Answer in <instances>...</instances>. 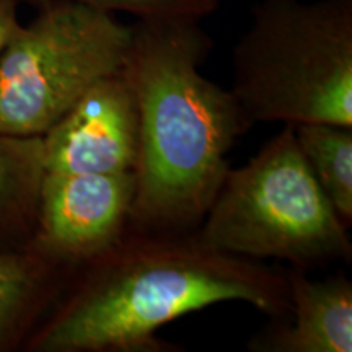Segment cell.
I'll return each instance as SVG.
<instances>
[{"instance_id": "13", "label": "cell", "mask_w": 352, "mask_h": 352, "mask_svg": "<svg viewBox=\"0 0 352 352\" xmlns=\"http://www.w3.org/2000/svg\"><path fill=\"white\" fill-rule=\"evenodd\" d=\"M20 3L16 0H0V52L21 21L19 19Z\"/></svg>"}, {"instance_id": "12", "label": "cell", "mask_w": 352, "mask_h": 352, "mask_svg": "<svg viewBox=\"0 0 352 352\" xmlns=\"http://www.w3.org/2000/svg\"><path fill=\"white\" fill-rule=\"evenodd\" d=\"M33 8L69 2L108 13H129L138 20H196L202 21L219 10V0H16Z\"/></svg>"}, {"instance_id": "8", "label": "cell", "mask_w": 352, "mask_h": 352, "mask_svg": "<svg viewBox=\"0 0 352 352\" xmlns=\"http://www.w3.org/2000/svg\"><path fill=\"white\" fill-rule=\"evenodd\" d=\"M308 271L290 267V315L252 338L254 352H351L352 283L342 272L310 279Z\"/></svg>"}, {"instance_id": "7", "label": "cell", "mask_w": 352, "mask_h": 352, "mask_svg": "<svg viewBox=\"0 0 352 352\" xmlns=\"http://www.w3.org/2000/svg\"><path fill=\"white\" fill-rule=\"evenodd\" d=\"M139 113L120 72L101 78L43 135L46 173L134 171Z\"/></svg>"}, {"instance_id": "4", "label": "cell", "mask_w": 352, "mask_h": 352, "mask_svg": "<svg viewBox=\"0 0 352 352\" xmlns=\"http://www.w3.org/2000/svg\"><path fill=\"white\" fill-rule=\"evenodd\" d=\"M349 227L316 182L292 126L228 170L199 228L214 248L298 270L352 259Z\"/></svg>"}, {"instance_id": "9", "label": "cell", "mask_w": 352, "mask_h": 352, "mask_svg": "<svg viewBox=\"0 0 352 352\" xmlns=\"http://www.w3.org/2000/svg\"><path fill=\"white\" fill-rule=\"evenodd\" d=\"M76 270L32 250H0V352L23 349Z\"/></svg>"}, {"instance_id": "10", "label": "cell", "mask_w": 352, "mask_h": 352, "mask_svg": "<svg viewBox=\"0 0 352 352\" xmlns=\"http://www.w3.org/2000/svg\"><path fill=\"white\" fill-rule=\"evenodd\" d=\"M43 138L0 132V250H26L36 227Z\"/></svg>"}, {"instance_id": "3", "label": "cell", "mask_w": 352, "mask_h": 352, "mask_svg": "<svg viewBox=\"0 0 352 352\" xmlns=\"http://www.w3.org/2000/svg\"><path fill=\"white\" fill-rule=\"evenodd\" d=\"M230 91L253 124L352 127V0L258 2Z\"/></svg>"}, {"instance_id": "11", "label": "cell", "mask_w": 352, "mask_h": 352, "mask_svg": "<svg viewBox=\"0 0 352 352\" xmlns=\"http://www.w3.org/2000/svg\"><path fill=\"white\" fill-rule=\"evenodd\" d=\"M316 182L346 226L352 222V127L331 122L292 126Z\"/></svg>"}, {"instance_id": "1", "label": "cell", "mask_w": 352, "mask_h": 352, "mask_svg": "<svg viewBox=\"0 0 352 352\" xmlns=\"http://www.w3.org/2000/svg\"><path fill=\"white\" fill-rule=\"evenodd\" d=\"M222 302L287 320V274L206 243L197 230L126 228L78 266L26 352H175L158 329Z\"/></svg>"}, {"instance_id": "5", "label": "cell", "mask_w": 352, "mask_h": 352, "mask_svg": "<svg viewBox=\"0 0 352 352\" xmlns=\"http://www.w3.org/2000/svg\"><path fill=\"white\" fill-rule=\"evenodd\" d=\"M131 25L78 3L41 7L0 52V132L43 138L101 78L118 74Z\"/></svg>"}, {"instance_id": "2", "label": "cell", "mask_w": 352, "mask_h": 352, "mask_svg": "<svg viewBox=\"0 0 352 352\" xmlns=\"http://www.w3.org/2000/svg\"><path fill=\"white\" fill-rule=\"evenodd\" d=\"M214 41L196 20H138L120 74L139 113L129 228L197 230L254 126L230 90L201 74Z\"/></svg>"}, {"instance_id": "6", "label": "cell", "mask_w": 352, "mask_h": 352, "mask_svg": "<svg viewBox=\"0 0 352 352\" xmlns=\"http://www.w3.org/2000/svg\"><path fill=\"white\" fill-rule=\"evenodd\" d=\"M134 173H44L26 248L77 270L116 243L129 223Z\"/></svg>"}]
</instances>
